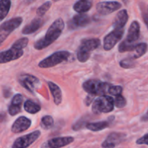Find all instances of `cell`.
<instances>
[{"label": "cell", "instance_id": "cell-22", "mask_svg": "<svg viewBox=\"0 0 148 148\" xmlns=\"http://www.w3.org/2000/svg\"><path fill=\"white\" fill-rule=\"evenodd\" d=\"M108 126H109V124L108 121H98V122L88 123L85 124L86 128L92 132L101 131L108 127Z\"/></svg>", "mask_w": 148, "mask_h": 148}, {"label": "cell", "instance_id": "cell-4", "mask_svg": "<svg viewBox=\"0 0 148 148\" xmlns=\"http://www.w3.org/2000/svg\"><path fill=\"white\" fill-rule=\"evenodd\" d=\"M101 45L98 38L84 39L77 52V58L80 62H86L90 56L91 51L98 49Z\"/></svg>", "mask_w": 148, "mask_h": 148}, {"label": "cell", "instance_id": "cell-14", "mask_svg": "<svg viewBox=\"0 0 148 148\" xmlns=\"http://www.w3.org/2000/svg\"><path fill=\"white\" fill-rule=\"evenodd\" d=\"M125 137L126 135L123 133H111L102 143V147L104 148H114L124 141Z\"/></svg>", "mask_w": 148, "mask_h": 148}, {"label": "cell", "instance_id": "cell-7", "mask_svg": "<svg viewBox=\"0 0 148 148\" xmlns=\"http://www.w3.org/2000/svg\"><path fill=\"white\" fill-rule=\"evenodd\" d=\"M23 23V18L20 17H14L0 25V45L7 39L15 29H17Z\"/></svg>", "mask_w": 148, "mask_h": 148}, {"label": "cell", "instance_id": "cell-2", "mask_svg": "<svg viewBox=\"0 0 148 148\" xmlns=\"http://www.w3.org/2000/svg\"><path fill=\"white\" fill-rule=\"evenodd\" d=\"M140 35V25L137 21L132 22L129 28L127 38L124 41L120 43L119 46V51L121 53L132 51L134 49L136 42L138 40Z\"/></svg>", "mask_w": 148, "mask_h": 148}, {"label": "cell", "instance_id": "cell-27", "mask_svg": "<svg viewBox=\"0 0 148 148\" xmlns=\"http://www.w3.org/2000/svg\"><path fill=\"white\" fill-rule=\"evenodd\" d=\"M120 66L124 69H130L133 68L135 66V62H134V59L131 57H129L127 59H123L120 62Z\"/></svg>", "mask_w": 148, "mask_h": 148}, {"label": "cell", "instance_id": "cell-23", "mask_svg": "<svg viewBox=\"0 0 148 148\" xmlns=\"http://www.w3.org/2000/svg\"><path fill=\"white\" fill-rule=\"evenodd\" d=\"M11 7L10 0H0V22L2 21L10 12Z\"/></svg>", "mask_w": 148, "mask_h": 148}, {"label": "cell", "instance_id": "cell-1", "mask_svg": "<svg viewBox=\"0 0 148 148\" xmlns=\"http://www.w3.org/2000/svg\"><path fill=\"white\" fill-rule=\"evenodd\" d=\"M64 26V22L62 18L55 20L49 27L44 37L35 43V49L37 50H42L50 46L61 36Z\"/></svg>", "mask_w": 148, "mask_h": 148}, {"label": "cell", "instance_id": "cell-29", "mask_svg": "<svg viewBox=\"0 0 148 148\" xmlns=\"http://www.w3.org/2000/svg\"><path fill=\"white\" fill-rule=\"evenodd\" d=\"M27 43H28V38H22L17 40L15 43H14V44L12 46L17 49H23L27 46Z\"/></svg>", "mask_w": 148, "mask_h": 148}, {"label": "cell", "instance_id": "cell-11", "mask_svg": "<svg viewBox=\"0 0 148 148\" xmlns=\"http://www.w3.org/2000/svg\"><path fill=\"white\" fill-rule=\"evenodd\" d=\"M75 139L72 137H59L51 139L42 144L40 148H61L73 143Z\"/></svg>", "mask_w": 148, "mask_h": 148}, {"label": "cell", "instance_id": "cell-31", "mask_svg": "<svg viewBox=\"0 0 148 148\" xmlns=\"http://www.w3.org/2000/svg\"><path fill=\"white\" fill-rule=\"evenodd\" d=\"M20 111H21V106H15L12 105V104H10L8 108L9 114L12 116H14L17 115V114H19L20 112Z\"/></svg>", "mask_w": 148, "mask_h": 148}, {"label": "cell", "instance_id": "cell-10", "mask_svg": "<svg viewBox=\"0 0 148 148\" xmlns=\"http://www.w3.org/2000/svg\"><path fill=\"white\" fill-rule=\"evenodd\" d=\"M18 82L23 88L32 93L40 85V80L36 77L29 74L20 75L18 77Z\"/></svg>", "mask_w": 148, "mask_h": 148}, {"label": "cell", "instance_id": "cell-34", "mask_svg": "<svg viewBox=\"0 0 148 148\" xmlns=\"http://www.w3.org/2000/svg\"><path fill=\"white\" fill-rule=\"evenodd\" d=\"M94 97H95V95H90V94L88 95V96L87 97L86 100H85V103H86L87 106H90V104L92 102V101H93Z\"/></svg>", "mask_w": 148, "mask_h": 148}, {"label": "cell", "instance_id": "cell-15", "mask_svg": "<svg viewBox=\"0 0 148 148\" xmlns=\"http://www.w3.org/2000/svg\"><path fill=\"white\" fill-rule=\"evenodd\" d=\"M90 23V18L88 14L79 13L75 14L72 20L69 22V27L71 29H75L77 27H85Z\"/></svg>", "mask_w": 148, "mask_h": 148}, {"label": "cell", "instance_id": "cell-30", "mask_svg": "<svg viewBox=\"0 0 148 148\" xmlns=\"http://www.w3.org/2000/svg\"><path fill=\"white\" fill-rule=\"evenodd\" d=\"M123 90L122 87L119 86V85H111V88H110L109 91V95H114V96H116L117 95H119V94H121Z\"/></svg>", "mask_w": 148, "mask_h": 148}, {"label": "cell", "instance_id": "cell-19", "mask_svg": "<svg viewBox=\"0 0 148 148\" xmlns=\"http://www.w3.org/2000/svg\"><path fill=\"white\" fill-rule=\"evenodd\" d=\"M48 85L53 98L54 103L56 106H59L62 101V93L60 88L53 82H48Z\"/></svg>", "mask_w": 148, "mask_h": 148}, {"label": "cell", "instance_id": "cell-3", "mask_svg": "<svg viewBox=\"0 0 148 148\" xmlns=\"http://www.w3.org/2000/svg\"><path fill=\"white\" fill-rule=\"evenodd\" d=\"M111 84L101 82L98 79H89L85 81L82 85V88L88 94L93 95H109Z\"/></svg>", "mask_w": 148, "mask_h": 148}, {"label": "cell", "instance_id": "cell-6", "mask_svg": "<svg viewBox=\"0 0 148 148\" xmlns=\"http://www.w3.org/2000/svg\"><path fill=\"white\" fill-rule=\"evenodd\" d=\"M70 56V53L66 51H60L53 53L47 58L42 60L38 64V66L40 68H50L59 64L62 62L67 60Z\"/></svg>", "mask_w": 148, "mask_h": 148}, {"label": "cell", "instance_id": "cell-24", "mask_svg": "<svg viewBox=\"0 0 148 148\" xmlns=\"http://www.w3.org/2000/svg\"><path fill=\"white\" fill-rule=\"evenodd\" d=\"M24 108L27 113L35 114L40 111V106L31 100H27L24 103Z\"/></svg>", "mask_w": 148, "mask_h": 148}, {"label": "cell", "instance_id": "cell-16", "mask_svg": "<svg viewBox=\"0 0 148 148\" xmlns=\"http://www.w3.org/2000/svg\"><path fill=\"white\" fill-rule=\"evenodd\" d=\"M30 126H31V121L30 119L25 116H20L13 123L11 130L13 133L18 134L28 130Z\"/></svg>", "mask_w": 148, "mask_h": 148}, {"label": "cell", "instance_id": "cell-36", "mask_svg": "<svg viewBox=\"0 0 148 148\" xmlns=\"http://www.w3.org/2000/svg\"><path fill=\"white\" fill-rule=\"evenodd\" d=\"M122 1H123V2L124 3V4H127V3H128L129 0H122Z\"/></svg>", "mask_w": 148, "mask_h": 148}, {"label": "cell", "instance_id": "cell-5", "mask_svg": "<svg viewBox=\"0 0 148 148\" xmlns=\"http://www.w3.org/2000/svg\"><path fill=\"white\" fill-rule=\"evenodd\" d=\"M114 98L108 95H100L93 101L92 111L95 114L110 113L114 111Z\"/></svg>", "mask_w": 148, "mask_h": 148}, {"label": "cell", "instance_id": "cell-12", "mask_svg": "<svg viewBox=\"0 0 148 148\" xmlns=\"http://www.w3.org/2000/svg\"><path fill=\"white\" fill-rule=\"evenodd\" d=\"M23 53L24 52L23 49H17L12 46L8 50L0 52V64H5L17 60L23 56Z\"/></svg>", "mask_w": 148, "mask_h": 148}, {"label": "cell", "instance_id": "cell-21", "mask_svg": "<svg viewBox=\"0 0 148 148\" xmlns=\"http://www.w3.org/2000/svg\"><path fill=\"white\" fill-rule=\"evenodd\" d=\"M147 45L146 43H141L137 44L134 47V49H133L132 51V54L130 57L132 58V59H135L137 58H140L141 56H143V55H145L147 52Z\"/></svg>", "mask_w": 148, "mask_h": 148}, {"label": "cell", "instance_id": "cell-8", "mask_svg": "<svg viewBox=\"0 0 148 148\" xmlns=\"http://www.w3.org/2000/svg\"><path fill=\"white\" fill-rule=\"evenodd\" d=\"M124 28H114L113 31L104 38L103 49L106 51L111 50L121 40L124 36Z\"/></svg>", "mask_w": 148, "mask_h": 148}, {"label": "cell", "instance_id": "cell-25", "mask_svg": "<svg viewBox=\"0 0 148 148\" xmlns=\"http://www.w3.org/2000/svg\"><path fill=\"white\" fill-rule=\"evenodd\" d=\"M42 128L45 130H49L53 125V119L51 116H45L42 117L41 122H40Z\"/></svg>", "mask_w": 148, "mask_h": 148}, {"label": "cell", "instance_id": "cell-20", "mask_svg": "<svg viewBox=\"0 0 148 148\" xmlns=\"http://www.w3.org/2000/svg\"><path fill=\"white\" fill-rule=\"evenodd\" d=\"M92 4L89 0H78L73 6V8L77 12L85 13L90 10Z\"/></svg>", "mask_w": 148, "mask_h": 148}, {"label": "cell", "instance_id": "cell-32", "mask_svg": "<svg viewBox=\"0 0 148 148\" xmlns=\"http://www.w3.org/2000/svg\"><path fill=\"white\" fill-rule=\"evenodd\" d=\"M23 101V97L21 94H16L12 98L11 101V104L15 106H22V103Z\"/></svg>", "mask_w": 148, "mask_h": 148}, {"label": "cell", "instance_id": "cell-35", "mask_svg": "<svg viewBox=\"0 0 148 148\" xmlns=\"http://www.w3.org/2000/svg\"><path fill=\"white\" fill-rule=\"evenodd\" d=\"M6 119V115L4 113L2 114H0V122H2L3 121H4V119Z\"/></svg>", "mask_w": 148, "mask_h": 148}, {"label": "cell", "instance_id": "cell-17", "mask_svg": "<svg viewBox=\"0 0 148 148\" xmlns=\"http://www.w3.org/2000/svg\"><path fill=\"white\" fill-rule=\"evenodd\" d=\"M43 23H44V20L43 19L40 18V17H36L32 20L30 24L25 26L24 28L22 30V33L25 35H28L35 33L42 27Z\"/></svg>", "mask_w": 148, "mask_h": 148}, {"label": "cell", "instance_id": "cell-28", "mask_svg": "<svg viewBox=\"0 0 148 148\" xmlns=\"http://www.w3.org/2000/svg\"><path fill=\"white\" fill-rule=\"evenodd\" d=\"M114 106H116L117 108H124V107L126 106V104H127L126 99L122 96V95H121V94L116 95L115 99H114Z\"/></svg>", "mask_w": 148, "mask_h": 148}, {"label": "cell", "instance_id": "cell-33", "mask_svg": "<svg viewBox=\"0 0 148 148\" xmlns=\"http://www.w3.org/2000/svg\"><path fill=\"white\" fill-rule=\"evenodd\" d=\"M147 134H145L143 137L141 138L138 139L136 142L137 145H147L148 143H147Z\"/></svg>", "mask_w": 148, "mask_h": 148}, {"label": "cell", "instance_id": "cell-13", "mask_svg": "<svg viewBox=\"0 0 148 148\" xmlns=\"http://www.w3.org/2000/svg\"><path fill=\"white\" fill-rule=\"evenodd\" d=\"M121 7V4L118 1H102L97 4L96 10L99 14L102 15H107L119 10Z\"/></svg>", "mask_w": 148, "mask_h": 148}, {"label": "cell", "instance_id": "cell-26", "mask_svg": "<svg viewBox=\"0 0 148 148\" xmlns=\"http://www.w3.org/2000/svg\"><path fill=\"white\" fill-rule=\"evenodd\" d=\"M51 7V1H46V2H45L44 4H42L40 7H39L37 9V10H36V14L38 17H42V16L44 15L49 11Z\"/></svg>", "mask_w": 148, "mask_h": 148}, {"label": "cell", "instance_id": "cell-9", "mask_svg": "<svg viewBox=\"0 0 148 148\" xmlns=\"http://www.w3.org/2000/svg\"><path fill=\"white\" fill-rule=\"evenodd\" d=\"M40 136V132L38 130L27 134L17 138L14 142L12 148H27L36 141Z\"/></svg>", "mask_w": 148, "mask_h": 148}, {"label": "cell", "instance_id": "cell-37", "mask_svg": "<svg viewBox=\"0 0 148 148\" xmlns=\"http://www.w3.org/2000/svg\"><path fill=\"white\" fill-rule=\"evenodd\" d=\"M53 1H59V0H53Z\"/></svg>", "mask_w": 148, "mask_h": 148}, {"label": "cell", "instance_id": "cell-18", "mask_svg": "<svg viewBox=\"0 0 148 148\" xmlns=\"http://www.w3.org/2000/svg\"><path fill=\"white\" fill-rule=\"evenodd\" d=\"M129 15L126 10H122L118 12L116 16L114 23V28H124L128 21Z\"/></svg>", "mask_w": 148, "mask_h": 148}]
</instances>
